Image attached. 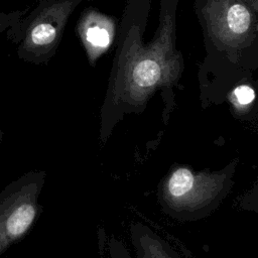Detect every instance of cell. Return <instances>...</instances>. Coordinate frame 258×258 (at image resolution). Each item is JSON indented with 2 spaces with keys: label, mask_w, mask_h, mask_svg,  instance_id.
Here are the masks:
<instances>
[{
  "label": "cell",
  "mask_w": 258,
  "mask_h": 258,
  "mask_svg": "<svg viewBox=\"0 0 258 258\" xmlns=\"http://www.w3.org/2000/svg\"><path fill=\"white\" fill-rule=\"evenodd\" d=\"M2 139H3V131H2V129L0 128V143L2 142Z\"/></svg>",
  "instance_id": "obj_11"
},
{
  "label": "cell",
  "mask_w": 258,
  "mask_h": 258,
  "mask_svg": "<svg viewBox=\"0 0 258 258\" xmlns=\"http://www.w3.org/2000/svg\"><path fill=\"white\" fill-rule=\"evenodd\" d=\"M109 256L110 258H132L125 245L116 237H112L109 241Z\"/></svg>",
  "instance_id": "obj_9"
},
{
  "label": "cell",
  "mask_w": 258,
  "mask_h": 258,
  "mask_svg": "<svg viewBox=\"0 0 258 258\" xmlns=\"http://www.w3.org/2000/svg\"><path fill=\"white\" fill-rule=\"evenodd\" d=\"M237 160L220 170H195L175 164L158 186L161 211L182 222L201 220L216 210L234 183Z\"/></svg>",
  "instance_id": "obj_1"
},
{
  "label": "cell",
  "mask_w": 258,
  "mask_h": 258,
  "mask_svg": "<svg viewBox=\"0 0 258 258\" xmlns=\"http://www.w3.org/2000/svg\"><path fill=\"white\" fill-rule=\"evenodd\" d=\"M56 36V29L48 22L34 25L28 34V40L35 46H44L51 43Z\"/></svg>",
  "instance_id": "obj_6"
},
{
  "label": "cell",
  "mask_w": 258,
  "mask_h": 258,
  "mask_svg": "<svg viewBox=\"0 0 258 258\" xmlns=\"http://www.w3.org/2000/svg\"><path fill=\"white\" fill-rule=\"evenodd\" d=\"M233 97H234V103L237 107L239 108L248 107L255 100V92L251 87L243 85L235 89L233 93Z\"/></svg>",
  "instance_id": "obj_8"
},
{
  "label": "cell",
  "mask_w": 258,
  "mask_h": 258,
  "mask_svg": "<svg viewBox=\"0 0 258 258\" xmlns=\"http://www.w3.org/2000/svg\"><path fill=\"white\" fill-rule=\"evenodd\" d=\"M13 15L10 14H1L0 15V33L8 26V23H10V21L12 20Z\"/></svg>",
  "instance_id": "obj_10"
},
{
  "label": "cell",
  "mask_w": 258,
  "mask_h": 258,
  "mask_svg": "<svg viewBox=\"0 0 258 258\" xmlns=\"http://www.w3.org/2000/svg\"><path fill=\"white\" fill-rule=\"evenodd\" d=\"M130 238L136 258H179L165 240L141 222L131 225Z\"/></svg>",
  "instance_id": "obj_3"
},
{
  "label": "cell",
  "mask_w": 258,
  "mask_h": 258,
  "mask_svg": "<svg viewBox=\"0 0 258 258\" xmlns=\"http://www.w3.org/2000/svg\"><path fill=\"white\" fill-rule=\"evenodd\" d=\"M160 78V69L154 61L144 60L133 71L132 82L136 88L132 97L137 99L138 94L152 88Z\"/></svg>",
  "instance_id": "obj_4"
},
{
  "label": "cell",
  "mask_w": 258,
  "mask_h": 258,
  "mask_svg": "<svg viewBox=\"0 0 258 258\" xmlns=\"http://www.w3.org/2000/svg\"><path fill=\"white\" fill-rule=\"evenodd\" d=\"M87 38L91 44L98 47H106L110 42V35L105 28L92 26L87 30Z\"/></svg>",
  "instance_id": "obj_7"
},
{
  "label": "cell",
  "mask_w": 258,
  "mask_h": 258,
  "mask_svg": "<svg viewBox=\"0 0 258 258\" xmlns=\"http://www.w3.org/2000/svg\"><path fill=\"white\" fill-rule=\"evenodd\" d=\"M43 170L24 173L0 191V257L20 242L40 214L38 198L45 182Z\"/></svg>",
  "instance_id": "obj_2"
},
{
  "label": "cell",
  "mask_w": 258,
  "mask_h": 258,
  "mask_svg": "<svg viewBox=\"0 0 258 258\" xmlns=\"http://www.w3.org/2000/svg\"><path fill=\"white\" fill-rule=\"evenodd\" d=\"M225 16L227 29L232 34L241 35L249 29L251 23V15L244 5L235 3L229 6Z\"/></svg>",
  "instance_id": "obj_5"
}]
</instances>
